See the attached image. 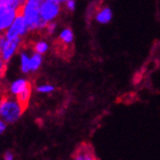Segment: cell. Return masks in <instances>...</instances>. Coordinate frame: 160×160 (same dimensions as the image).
I'll return each mask as SVG.
<instances>
[{
    "mask_svg": "<svg viewBox=\"0 0 160 160\" xmlns=\"http://www.w3.org/2000/svg\"><path fill=\"white\" fill-rule=\"evenodd\" d=\"M44 0H27L20 8V13L24 16L30 32L45 30L47 22L40 16V7Z\"/></svg>",
    "mask_w": 160,
    "mask_h": 160,
    "instance_id": "6da1fadb",
    "label": "cell"
},
{
    "mask_svg": "<svg viewBox=\"0 0 160 160\" xmlns=\"http://www.w3.org/2000/svg\"><path fill=\"white\" fill-rule=\"evenodd\" d=\"M26 108L18 98L12 96H3L0 99V118L7 124H14L23 115Z\"/></svg>",
    "mask_w": 160,
    "mask_h": 160,
    "instance_id": "7a4b0ae2",
    "label": "cell"
},
{
    "mask_svg": "<svg viewBox=\"0 0 160 160\" xmlns=\"http://www.w3.org/2000/svg\"><path fill=\"white\" fill-rule=\"evenodd\" d=\"M29 32H30V30H29V27L27 25L26 20H25L24 16L19 11L16 19L14 20L12 25L4 32V36L8 39H14V38H19L25 37Z\"/></svg>",
    "mask_w": 160,
    "mask_h": 160,
    "instance_id": "3957f363",
    "label": "cell"
},
{
    "mask_svg": "<svg viewBox=\"0 0 160 160\" xmlns=\"http://www.w3.org/2000/svg\"><path fill=\"white\" fill-rule=\"evenodd\" d=\"M0 43H1L0 57L8 63L22 44V38L8 39L5 38L4 34H0Z\"/></svg>",
    "mask_w": 160,
    "mask_h": 160,
    "instance_id": "277c9868",
    "label": "cell"
},
{
    "mask_svg": "<svg viewBox=\"0 0 160 160\" xmlns=\"http://www.w3.org/2000/svg\"><path fill=\"white\" fill-rule=\"evenodd\" d=\"M18 13V9L0 4V34H4L7 29L14 22V20L16 19Z\"/></svg>",
    "mask_w": 160,
    "mask_h": 160,
    "instance_id": "5b68a950",
    "label": "cell"
},
{
    "mask_svg": "<svg viewBox=\"0 0 160 160\" xmlns=\"http://www.w3.org/2000/svg\"><path fill=\"white\" fill-rule=\"evenodd\" d=\"M60 13V3L51 1V0H44L40 7V16L47 23L52 22Z\"/></svg>",
    "mask_w": 160,
    "mask_h": 160,
    "instance_id": "8992f818",
    "label": "cell"
},
{
    "mask_svg": "<svg viewBox=\"0 0 160 160\" xmlns=\"http://www.w3.org/2000/svg\"><path fill=\"white\" fill-rule=\"evenodd\" d=\"M31 82L26 79H18L14 81L9 88V92L13 96H18L22 93L24 90H26L29 87H31Z\"/></svg>",
    "mask_w": 160,
    "mask_h": 160,
    "instance_id": "52a82bcc",
    "label": "cell"
},
{
    "mask_svg": "<svg viewBox=\"0 0 160 160\" xmlns=\"http://www.w3.org/2000/svg\"><path fill=\"white\" fill-rule=\"evenodd\" d=\"M74 158L77 160H92L95 159V154L90 145L82 144L76 152Z\"/></svg>",
    "mask_w": 160,
    "mask_h": 160,
    "instance_id": "ba28073f",
    "label": "cell"
},
{
    "mask_svg": "<svg viewBox=\"0 0 160 160\" xmlns=\"http://www.w3.org/2000/svg\"><path fill=\"white\" fill-rule=\"evenodd\" d=\"M96 21L100 24H107L109 23L111 19H112V11H111L108 7L101 9L96 15Z\"/></svg>",
    "mask_w": 160,
    "mask_h": 160,
    "instance_id": "9c48e42d",
    "label": "cell"
},
{
    "mask_svg": "<svg viewBox=\"0 0 160 160\" xmlns=\"http://www.w3.org/2000/svg\"><path fill=\"white\" fill-rule=\"evenodd\" d=\"M30 59L31 57L29 56V54L27 52L23 51L20 54V67H21V71L24 74H28L31 72V68H30Z\"/></svg>",
    "mask_w": 160,
    "mask_h": 160,
    "instance_id": "30bf717a",
    "label": "cell"
},
{
    "mask_svg": "<svg viewBox=\"0 0 160 160\" xmlns=\"http://www.w3.org/2000/svg\"><path fill=\"white\" fill-rule=\"evenodd\" d=\"M41 64H42V56L41 54L34 52L31 56L30 59V68H31V72H36L40 68Z\"/></svg>",
    "mask_w": 160,
    "mask_h": 160,
    "instance_id": "8fae6325",
    "label": "cell"
},
{
    "mask_svg": "<svg viewBox=\"0 0 160 160\" xmlns=\"http://www.w3.org/2000/svg\"><path fill=\"white\" fill-rule=\"evenodd\" d=\"M59 40L63 44H71L74 40V33L73 31L69 28H66L63 31L60 32L59 36Z\"/></svg>",
    "mask_w": 160,
    "mask_h": 160,
    "instance_id": "7c38bea8",
    "label": "cell"
},
{
    "mask_svg": "<svg viewBox=\"0 0 160 160\" xmlns=\"http://www.w3.org/2000/svg\"><path fill=\"white\" fill-rule=\"evenodd\" d=\"M31 95H32V86L28 88L26 90H24V92L19 94L17 96L18 100L22 103V105L27 108L28 107V104H29V101H30V98H31Z\"/></svg>",
    "mask_w": 160,
    "mask_h": 160,
    "instance_id": "4fadbf2b",
    "label": "cell"
},
{
    "mask_svg": "<svg viewBox=\"0 0 160 160\" xmlns=\"http://www.w3.org/2000/svg\"><path fill=\"white\" fill-rule=\"evenodd\" d=\"M48 48H49L48 43L46 42V41H43V40L38 41V42H36V44L33 45L34 52H38V53H39L41 55L46 53V51L48 50Z\"/></svg>",
    "mask_w": 160,
    "mask_h": 160,
    "instance_id": "5bb4252c",
    "label": "cell"
},
{
    "mask_svg": "<svg viewBox=\"0 0 160 160\" xmlns=\"http://www.w3.org/2000/svg\"><path fill=\"white\" fill-rule=\"evenodd\" d=\"M55 89L52 85H40L37 88V90L40 93H50Z\"/></svg>",
    "mask_w": 160,
    "mask_h": 160,
    "instance_id": "9a60e30c",
    "label": "cell"
},
{
    "mask_svg": "<svg viewBox=\"0 0 160 160\" xmlns=\"http://www.w3.org/2000/svg\"><path fill=\"white\" fill-rule=\"evenodd\" d=\"M56 23L55 22H49L47 24V26H46V28H45V30H46V32L48 33V34H52L54 32H55V30H56Z\"/></svg>",
    "mask_w": 160,
    "mask_h": 160,
    "instance_id": "2e32d148",
    "label": "cell"
},
{
    "mask_svg": "<svg viewBox=\"0 0 160 160\" xmlns=\"http://www.w3.org/2000/svg\"><path fill=\"white\" fill-rule=\"evenodd\" d=\"M7 69V62H5L1 57H0V78L4 75Z\"/></svg>",
    "mask_w": 160,
    "mask_h": 160,
    "instance_id": "e0dca14e",
    "label": "cell"
},
{
    "mask_svg": "<svg viewBox=\"0 0 160 160\" xmlns=\"http://www.w3.org/2000/svg\"><path fill=\"white\" fill-rule=\"evenodd\" d=\"M66 6L70 11H74L75 8H76V1H75V0H67Z\"/></svg>",
    "mask_w": 160,
    "mask_h": 160,
    "instance_id": "ac0fdd59",
    "label": "cell"
},
{
    "mask_svg": "<svg viewBox=\"0 0 160 160\" xmlns=\"http://www.w3.org/2000/svg\"><path fill=\"white\" fill-rule=\"evenodd\" d=\"M7 124L5 121H3L1 118H0V135H2L4 132H5V130H6V128H7Z\"/></svg>",
    "mask_w": 160,
    "mask_h": 160,
    "instance_id": "d6986e66",
    "label": "cell"
},
{
    "mask_svg": "<svg viewBox=\"0 0 160 160\" xmlns=\"http://www.w3.org/2000/svg\"><path fill=\"white\" fill-rule=\"evenodd\" d=\"M3 158L5 160H12L14 158V154L12 153V152H10V151H7V152H5Z\"/></svg>",
    "mask_w": 160,
    "mask_h": 160,
    "instance_id": "ffe728a7",
    "label": "cell"
},
{
    "mask_svg": "<svg viewBox=\"0 0 160 160\" xmlns=\"http://www.w3.org/2000/svg\"><path fill=\"white\" fill-rule=\"evenodd\" d=\"M51 1H54V2H57V3H63V2H66L67 0H51Z\"/></svg>",
    "mask_w": 160,
    "mask_h": 160,
    "instance_id": "44dd1931",
    "label": "cell"
},
{
    "mask_svg": "<svg viewBox=\"0 0 160 160\" xmlns=\"http://www.w3.org/2000/svg\"><path fill=\"white\" fill-rule=\"evenodd\" d=\"M19 1L21 2V4H22V5H23V4H24V3H25L26 1H27V0H19Z\"/></svg>",
    "mask_w": 160,
    "mask_h": 160,
    "instance_id": "7402d4cb",
    "label": "cell"
},
{
    "mask_svg": "<svg viewBox=\"0 0 160 160\" xmlns=\"http://www.w3.org/2000/svg\"><path fill=\"white\" fill-rule=\"evenodd\" d=\"M0 51H1V43H0Z\"/></svg>",
    "mask_w": 160,
    "mask_h": 160,
    "instance_id": "603a6c76",
    "label": "cell"
}]
</instances>
